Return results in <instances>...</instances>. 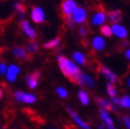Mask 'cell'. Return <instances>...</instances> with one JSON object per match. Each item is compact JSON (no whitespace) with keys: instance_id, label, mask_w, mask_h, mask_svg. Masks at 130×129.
Returning a JSON list of instances; mask_svg holds the SVG:
<instances>
[{"instance_id":"6da1fadb","label":"cell","mask_w":130,"mask_h":129,"mask_svg":"<svg viewBox=\"0 0 130 129\" xmlns=\"http://www.w3.org/2000/svg\"><path fill=\"white\" fill-rule=\"evenodd\" d=\"M57 62H58L60 71L64 76L68 77V78L71 79L72 82L78 84L82 72H80L79 68L77 67V63L74 60H70L69 58H67V57L63 55H58Z\"/></svg>"},{"instance_id":"7a4b0ae2","label":"cell","mask_w":130,"mask_h":129,"mask_svg":"<svg viewBox=\"0 0 130 129\" xmlns=\"http://www.w3.org/2000/svg\"><path fill=\"white\" fill-rule=\"evenodd\" d=\"M31 20L36 24H40L45 21V12L39 5H34L30 11Z\"/></svg>"},{"instance_id":"3957f363","label":"cell","mask_w":130,"mask_h":129,"mask_svg":"<svg viewBox=\"0 0 130 129\" xmlns=\"http://www.w3.org/2000/svg\"><path fill=\"white\" fill-rule=\"evenodd\" d=\"M108 20V16L107 13L104 10H97L95 11L92 16L90 18V23L93 25V27H102L103 24H105L106 21Z\"/></svg>"},{"instance_id":"277c9868","label":"cell","mask_w":130,"mask_h":129,"mask_svg":"<svg viewBox=\"0 0 130 129\" xmlns=\"http://www.w3.org/2000/svg\"><path fill=\"white\" fill-rule=\"evenodd\" d=\"M77 8L78 3L76 0H61L60 2V11L63 16H72Z\"/></svg>"},{"instance_id":"5b68a950","label":"cell","mask_w":130,"mask_h":129,"mask_svg":"<svg viewBox=\"0 0 130 129\" xmlns=\"http://www.w3.org/2000/svg\"><path fill=\"white\" fill-rule=\"evenodd\" d=\"M72 18L74 19L76 24L85 23L88 18V12H87L86 8H84L82 5H78V8H77L72 14Z\"/></svg>"},{"instance_id":"8992f818","label":"cell","mask_w":130,"mask_h":129,"mask_svg":"<svg viewBox=\"0 0 130 129\" xmlns=\"http://www.w3.org/2000/svg\"><path fill=\"white\" fill-rule=\"evenodd\" d=\"M20 27H21V29H22V31H23V33L25 34V36H27L29 39H31V40H35V39H36L37 33H36L35 29L32 27L31 23H30L28 20H25V19L21 20Z\"/></svg>"},{"instance_id":"52a82bcc","label":"cell","mask_w":130,"mask_h":129,"mask_svg":"<svg viewBox=\"0 0 130 129\" xmlns=\"http://www.w3.org/2000/svg\"><path fill=\"white\" fill-rule=\"evenodd\" d=\"M112 28V33L115 37L120 38V39H126L128 36V31L126 29V27H124L123 24L119 23H112L111 25Z\"/></svg>"},{"instance_id":"ba28073f","label":"cell","mask_w":130,"mask_h":129,"mask_svg":"<svg viewBox=\"0 0 130 129\" xmlns=\"http://www.w3.org/2000/svg\"><path fill=\"white\" fill-rule=\"evenodd\" d=\"M67 111L70 113V115H71V118H72V120L74 121V123L78 126L79 128H82V129H91V127H90V125L87 123V122H85L84 121L78 114H77L73 109H71L70 107H67Z\"/></svg>"},{"instance_id":"9c48e42d","label":"cell","mask_w":130,"mask_h":129,"mask_svg":"<svg viewBox=\"0 0 130 129\" xmlns=\"http://www.w3.org/2000/svg\"><path fill=\"white\" fill-rule=\"evenodd\" d=\"M91 46L92 49L96 52H102L103 50H105L106 48V40L104 38L103 35H96L92 38L91 40Z\"/></svg>"},{"instance_id":"30bf717a","label":"cell","mask_w":130,"mask_h":129,"mask_svg":"<svg viewBox=\"0 0 130 129\" xmlns=\"http://www.w3.org/2000/svg\"><path fill=\"white\" fill-rule=\"evenodd\" d=\"M19 73H20V68H19L17 64H14V63L10 64L8 67V70H6V73H5L6 80L9 83H14Z\"/></svg>"},{"instance_id":"8fae6325","label":"cell","mask_w":130,"mask_h":129,"mask_svg":"<svg viewBox=\"0 0 130 129\" xmlns=\"http://www.w3.org/2000/svg\"><path fill=\"white\" fill-rule=\"evenodd\" d=\"M100 113H101V118H102V120L104 122V125H105V127L107 129H116V127H115V125L113 123L112 119L110 118V114L107 111V109L102 108Z\"/></svg>"},{"instance_id":"7c38bea8","label":"cell","mask_w":130,"mask_h":129,"mask_svg":"<svg viewBox=\"0 0 130 129\" xmlns=\"http://www.w3.org/2000/svg\"><path fill=\"white\" fill-rule=\"evenodd\" d=\"M107 16H108V20L111 23H119L123 19V13L121 10L115 9V10L109 11L107 13Z\"/></svg>"},{"instance_id":"4fadbf2b","label":"cell","mask_w":130,"mask_h":129,"mask_svg":"<svg viewBox=\"0 0 130 129\" xmlns=\"http://www.w3.org/2000/svg\"><path fill=\"white\" fill-rule=\"evenodd\" d=\"M99 71H100L101 74H103L104 76L107 77V79H109V82H111L113 84H115L116 82H118V76H116L115 73L113 72V71L110 70L109 68H107L105 66H101L99 68Z\"/></svg>"},{"instance_id":"5bb4252c","label":"cell","mask_w":130,"mask_h":129,"mask_svg":"<svg viewBox=\"0 0 130 129\" xmlns=\"http://www.w3.org/2000/svg\"><path fill=\"white\" fill-rule=\"evenodd\" d=\"M78 85L80 86H87L89 88H93L94 87V79L92 78V76H90L86 73H82L79 80H78Z\"/></svg>"},{"instance_id":"9a60e30c","label":"cell","mask_w":130,"mask_h":129,"mask_svg":"<svg viewBox=\"0 0 130 129\" xmlns=\"http://www.w3.org/2000/svg\"><path fill=\"white\" fill-rule=\"evenodd\" d=\"M25 79H27V84L31 89H35L38 85V79H39V72H34L30 75L25 76Z\"/></svg>"},{"instance_id":"2e32d148","label":"cell","mask_w":130,"mask_h":129,"mask_svg":"<svg viewBox=\"0 0 130 129\" xmlns=\"http://www.w3.org/2000/svg\"><path fill=\"white\" fill-rule=\"evenodd\" d=\"M13 8H14V10L17 12L18 18L20 19V20H23L24 16H25V8H24V5L19 1V0H14V1H13Z\"/></svg>"},{"instance_id":"e0dca14e","label":"cell","mask_w":130,"mask_h":129,"mask_svg":"<svg viewBox=\"0 0 130 129\" xmlns=\"http://www.w3.org/2000/svg\"><path fill=\"white\" fill-rule=\"evenodd\" d=\"M12 54L18 59H25L28 56V51L22 47H14L12 49Z\"/></svg>"},{"instance_id":"ac0fdd59","label":"cell","mask_w":130,"mask_h":129,"mask_svg":"<svg viewBox=\"0 0 130 129\" xmlns=\"http://www.w3.org/2000/svg\"><path fill=\"white\" fill-rule=\"evenodd\" d=\"M72 58L79 66H83V64L86 63V56L83 52H79V51H76V52L72 54Z\"/></svg>"},{"instance_id":"d6986e66","label":"cell","mask_w":130,"mask_h":129,"mask_svg":"<svg viewBox=\"0 0 130 129\" xmlns=\"http://www.w3.org/2000/svg\"><path fill=\"white\" fill-rule=\"evenodd\" d=\"M60 43V38L59 37H55L53 39H50L49 41L44 42L43 43V48L44 49H48V50H51V49H54V48H57L59 46Z\"/></svg>"},{"instance_id":"ffe728a7","label":"cell","mask_w":130,"mask_h":129,"mask_svg":"<svg viewBox=\"0 0 130 129\" xmlns=\"http://www.w3.org/2000/svg\"><path fill=\"white\" fill-rule=\"evenodd\" d=\"M96 102H97V104H99L102 108H105V109H107V110H116L115 107L111 105V103L108 102L105 99L99 98V99H96Z\"/></svg>"},{"instance_id":"44dd1931","label":"cell","mask_w":130,"mask_h":129,"mask_svg":"<svg viewBox=\"0 0 130 129\" xmlns=\"http://www.w3.org/2000/svg\"><path fill=\"white\" fill-rule=\"evenodd\" d=\"M100 30H101V34L104 37H111L113 35L112 28H111V25H109V24H106V23L103 24Z\"/></svg>"},{"instance_id":"7402d4cb","label":"cell","mask_w":130,"mask_h":129,"mask_svg":"<svg viewBox=\"0 0 130 129\" xmlns=\"http://www.w3.org/2000/svg\"><path fill=\"white\" fill-rule=\"evenodd\" d=\"M78 100L82 103V105H84V106H87L89 104V101H90L89 95L85 90H79L78 91Z\"/></svg>"},{"instance_id":"603a6c76","label":"cell","mask_w":130,"mask_h":129,"mask_svg":"<svg viewBox=\"0 0 130 129\" xmlns=\"http://www.w3.org/2000/svg\"><path fill=\"white\" fill-rule=\"evenodd\" d=\"M38 48H39V46H38L36 42H34L33 40L28 42L27 46H25V49H27V51H28L29 53H35L36 51L38 50Z\"/></svg>"},{"instance_id":"cb8c5ba5","label":"cell","mask_w":130,"mask_h":129,"mask_svg":"<svg viewBox=\"0 0 130 129\" xmlns=\"http://www.w3.org/2000/svg\"><path fill=\"white\" fill-rule=\"evenodd\" d=\"M107 93L109 94V96H111V98H114V96H116V89L114 87V84L113 83H108L107 84Z\"/></svg>"},{"instance_id":"d4e9b609","label":"cell","mask_w":130,"mask_h":129,"mask_svg":"<svg viewBox=\"0 0 130 129\" xmlns=\"http://www.w3.org/2000/svg\"><path fill=\"white\" fill-rule=\"evenodd\" d=\"M36 102V96L32 93H25L24 95V100H23V103L25 104H33V103Z\"/></svg>"},{"instance_id":"484cf974","label":"cell","mask_w":130,"mask_h":129,"mask_svg":"<svg viewBox=\"0 0 130 129\" xmlns=\"http://www.w3.org/2000/svg\"><path fill=\"white\" fill-rule=\"evenodd\" d=\"M56 93L61 99H66L68 96V91L66 90V88H63V87H57L56 88Z\"/></svg>"},{"instance_id":"4316f807","label":"cell","mask_w":130,"mask_h":129,"mask_svg":"<svg viewBox=\"0 0 130 129\" xmlns=\"http://www.w3.org/2000/svg\"><path fill=\"white\" fill-rule=\"evenodd\" d=\"M64 21H66L67 25L70 28V29H74L75 28V21L74 19L72 18V16H64Z\"/></svg>"},{"instance_id":"83f0119b","label":"cell","mask_w":130,"mask_h":129,"mask_svg":"<svg viewBox=\"0 0 130 129\" xmlns=\"http://www.w3.org/2000/svg\"><path fill=\"white\" fill-rule=\"evenodd\" d=\"M24 95H25V93L22 92V91H16V92L14 93V99H15L18 103H21V102L23 103Z\"/></svg>"},{"instance_id":"f1b7e54d","label":"cell","mask_w":130,"mask_h":129,"mask_svg":"<svg viewBox=\"0 0 130 129\" xmlns=\"http://www.w3.org/2000/svg\"><path fill=\"white\" fill-rule=\"evenodd\" d=\"M122 107L130 108V96L129 95H125L124 98L122 99Z\"/></svg>"},{"instance_id":"f546056e","label":"cell","mask_w":130,"mask_h":129,"mask_svg":"<svg viewBox=\"0 0 130 129\" xmlns=\"http://www.w3.org/2000/svg\"><path fill=\"white\" fill-rule=\"evenodd\" d=\"M6 70H8V66H6L5 62H1L0 63V74L1 75H4L6 73Z\"/></svg>"},{"instance_id":"4dcf8cb0","label":"cell","mask_w":130,"mask_h":129,"mask_svg":"<svg viewBox=\"0 0 130 129\" xmlns=\"http://www.w3.org/2000/svg\"><path fill=\"white\" fill-rule=\"evenodd\" d=\"M78 34L82 36V37H85L87 35V29L85 27H79L78 29Z\"/></svg>"},{"instance_id":"1f68e13d","label":"cell","mask_w":130,"mask_h":129,"mask_svg":"<svg viewBox=\"0 0 130 129\" xmlns=\"http://www.w3.org/2000/svg\"><path fill=\"white\" fill-rule=\"evenodd\" d=\"M112 102L114 105H119V106H122V99L118 98V96H114L112 98Z\"/></svg>"},{"instance_id":"d6a6232c","label":"cell","mask_w":130,"mask_h":129,"mask_svg":"<svg viewBox=\"0 0 130 129\" xmlns=\"http://www.w3.org/2000/svg\"><path fill=\"white\" fill-rule=\"evenodd\" d=\"M124 124L128 129H130V117L127 115V117L124 118Z\"/></svg>"},{"instance_id":"836d02e7","label":"cell","mask_w":130,"mask_h":129,"mask_svg":"<svg viewBox=\"0 0 130 129\" xmlns=\"http://www.w3.org/2000/svg\"><path fill=\"white\" fill-rule=\"evenodd\" d=\"M125 57L130 61V48H128V49L125 51Z\"/></svg>"},{"instance_id":"e575fe53","label":"cell","mask_w":130,"mask_h":129,"mask_svg":"<svg viewBox=\"0 0 130 129\" xmlns=\"http://www.w3.org/2000/svg\"><path fill=\"white\" fill-rule=\"evenodd\" d=\"M123 44H124V47H128V46H129V42H128L127 40H125V41H124V43H123Z\"/></svg>"},{"instance_id":"d590c367","label":"cell","mask_w":130,"mask_h":129,"mask_svg":"<svg viewBox=\"0 0 130 129\" xmlns=\"http://www.w3.org/2000/svg\"><path fill=\"white\" fill-rule=\"evenodd\" d=\"M97 128H99V129H104V126L103 125H99V126H97Z\"/></svg>"},{"instance_id":"8d00e7d4","label":"cell","mask_w":130,"mask_h":129,"mask_svg":"<svg viewBox=\"0 0 130 129\" xmlns=\"http://www.w3.org/2000/svg\"><path fill=\"white\" fill-rule=\"evenodd\" d=\"M128 87L130 88V77H129V78H128Z\"/></svg>"},{"instance_id":"74e56055","label":"cell","mask_w":130,"mask_h":129,"mask_svg":"<svg viewBox=\"0 0 130 129\" xmlns=\"http://www.w3.org/2000/svg\"><path fill=\"white\" fill-rule=\"evenodd\" d=\"M51 129H55V128H51Z\"/></svg>"}]
</instances>
